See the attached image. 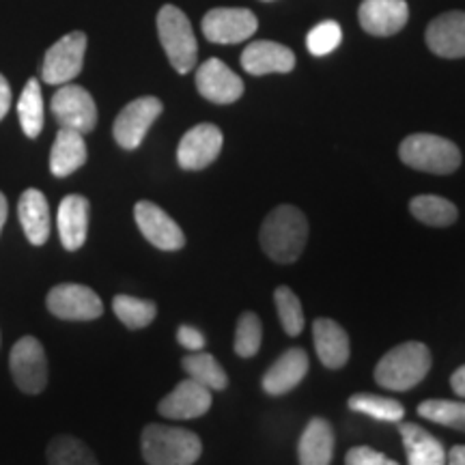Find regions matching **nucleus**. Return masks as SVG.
Returning a JSON list of instances; mask_svg holds the SVG:
<instances>
[{
	"mask_svg": "<svg viewBox=\"0 0 465 465\" xmlns=\"http://www.w3.org/2000/svg\"><path fill=\"white\" fill-rule=\"evenodd\" d=\"M261 248L276 263H295L304 252L308 220L298 207L281 205L261 224Z\"/></svg>",
	"mask_w": 465,
	"mask_h": 465,
	"instance_id": "nucleus-1",
	"label": "nucleus"
},
{
	"mask_svg": "<svg viewBox=\"0 0 465 465\" xmlns=\"http://www.w3.org/2000/svg\"><path fill=\"white\" fill-rule=\"evenodd\" d=\"M433 358L424 342H403L383 356L375 366V381L392 392H405L418 386L431 371Z\"/></svg>",
	"mask_w": 465,
	"mask_h": 465,
	"instance_id": "nucleus-2",
	"label": "nucleus"
},
{
	"mask_svg": "<svg viewBox=\"0 0 465 465\" xmlns=\"http://www.w3.org/2000/svg\"><path fill=\"white\" fill-rule=\"evenodd\" d=\"M143 457L149 465H194L203 444L196 433L182 427L147 424L141 435Z\"/></svg>",
	"mask_w": 465,
	"mask_h": 465,
	"instance_id": "nucleus-3",
	"label": "nucleus"
},
{
	"mask_svg": "<svg viewBox=\"0 0 465 465\" xmlns=\"http://www.w3.org/2000/svg\"><path fill=\"white\" fill-rule=\"evenodd\" d=\"M403 164L431 174H450L461 166V151L452 141L435 134H411L399 147Z\"/></svg>",
	"mask_w": 465,
	"mask_h": 465,
	"instance_id": "nucleus-4",
	"label": "nucleus"
},
{
	"mask_svg": "<svg viewBox=\"0 0 465 465\" xmlns=\"http://www.w3.org/2000/svg\"><path fill=\"white\" fill-rule=\"evenodd\" d=\"M158 33L171 65L179 74H188L190 69H194L199 44H196L188 15L182 9L166 5L158 14Z\"/></svg>",
	"mask_w": 465,
	"mask_h": 465,
	"instance_id": "nucleus-5",
	"label": "nucleus"
},
{
	"mask_svg": "<svg viewBox=\"0 0 465 465\" xmlns=\"http://www.w3.org/2000/svg\"><path fill=\"white\" fill-rule=\"evenodd\" d=\"M9 369L15 386L26 394H39L48 386V358L35 336H22L11 349Z\"/></svg>",
	"mask_w": 465,
	"mask_h": 465,
	"instance_id": "nucleus-6",
	"label": "nucleus"
},
{
	"mask_svg": "<svg viewBox=\"0 0 465 465\" xmlns=\"http://www.w3.org/2000/svg\"><path fill=\"white\" fill-rule=\"evenodd\" d=\"M45 304L52 315L63 322H93V319H100L104 312L100 295L91 287L75 282L56 284L54 289H50Z\"/></svg>",
	"mask_w": 465,
	"mask_h": 465,
	"instance_id": "nucleus-7",
	"label": "nucleus"
},
{
	"mask_svg": "<svg viewBox=\"0 0 465 465\" xmlns=\"http://www.w3.org/2000/svg\"><path fill=\"white\" fill-rule=\"evenodd\" d=\"M52 114L61 127L89 134L97 125V106L91 93L78 84L61 86L52 97Z\"/></svg>",
	"mask_w": 465,
	"mask_h": 465,
	"instance_id": "nucleus-8",
	"label": "nucleus"
},
{
	"mask_svg": "<svg viewBox=\"0 0 465 465\" xmlns=\"http://www.w3.org/2000/svg\"><path fill=\"white\" fill-rule=\"evenodd\" d=\"M162 102L158 97H138L127 104L114 119V141L127 151L138 149L147 136L149 127L162 114Z\"/></svg>",
	"mask_w": 465,
	"mask_h": 465,
	"instance_id": "nucleus-9",
	"label": "nucleus"
},
{
	"mask_svg": "<svg viewBox=\"0 0 465 465\" xmlns=\"http://www.w3.org/2000/svg\"><path fill=\"white\" fill-rule=\"evenodd\" d=\"M86 52V35L75 31L61 37L45 52L42 75L48 84H67L80 74Z\"/></svg>",
	"mask_w": 465,
	"mask_h": 465,
	"instance_id": "nucleus-10",
	"label": "nucleus"
},
{
	"mask_svg": "<svg viewBox=\"0 0 465 465\" xmlns=\"http://www.w3.org/2000/svg\"><path fill=\"white\" fill-rule=\"evenodd\" d=\"M134 218H136L138 229H141L144 240H147L151 246L166 250V252L182 250L185 246V235L182 226L174 223L164 209L155 205V203H136V207H134Z\"/></svg>",
	"mask_w": 465,
	"mask_h": 465,
	"instance_id": "nucleus-11",
	"label": "nucleus"
},
{
	"mask_svg": "<svg viewBox=\"0 0 465 465\" xmlns=\"http://www.w3.org/2000/svg\"><path fill=\"white\" fill-rule=\"evenodd\" d=\"M224 136L220 127L212 124L194 125L190 132L183 134L177 149V162L183 171H203L213 164L223 151Z\"/></svg>",
	"mask_w": 465,
	"mask_h": 465,
	"instance_id": "nucleus-12",
	"label": "nucleus"
},
{
	"mask_svg": "<svg viewBox=\"0 0 465 465\" xmlns=\"http://www.w3.org/2000/svg\"><path fill=\"white\" fill-rule=\"evenodd\" d=\"M257 26V15L250 9H212L203 17V35L213 44H242Z\"/></svg>",
	"mask_w": 465,
	"mask_h": 465,
	"instance_id": "nucleus-13",
	"label": "nucleus"
},
{
	"mask_svg": "<svg viewBox=\"0 0 465 465\" xmlns=\"http://www.w3.org/2000/svg\"><path fill=\"white\" fill-rule=\"evenodd\" d=\"M196 89L213 104H232L243 95L240 75L218 58H209L196 69Z\"/></svg>",
	"mask_w": 465,
	"mask_h": 465,
	"instance_id": "nucleus-14",
	"label": "nucleus"
},
{
	"mask_svg": "<svg viewBox=\"0 0 465 465\" xmlns=\"http://www.w3.org/2000/svg\"><path fill=\"white\" fill-rule=\"evenodd\" d=\"M209 407H212V391L188 377L160 401L158 411L171 420H194L207 414Z\"/></svg>",
	"mask_w": 465,
	"mask_h": 465,
	"instance_id": "nucleus-15",
	"label": "nucleus"
},
{
	"mask_svg": "<svg viewBox=\"0 0 465 465\" xmlns=\"http://www.w3.org/2000/svg\"><path fill=\"white\" fill-rule=\"evenodd\" d=\"M358 17L366 33L375 37H391L407 25L410 9L405 0H364Z\"/></svg>",
	"mask_w": 465,
	"mask_h": 465,
	"instance_id": "nucleus-16",
	"label": "nucleus"
},
{
	"mask_svg": "<svg viewBox=\"0 0 465 465\" xmlns=\"http://www.w3.org/2000/svg\"><path fill=\"white\" fill-rule=\"evenodd\" d=\"M427 45L441 58L465 56V11L441 14L427 28Z\"/></svg>",
	"mask_w": 465,
	"mask_h": 465,
	"instance_id": "nucleus-17",
	"label": "nucleus"
},
{
	"mask_svg": "<svg viewBox=\"0 0 465 465\" xmlns=\"http://www.w3.org/2000/svg\"><path fill=\"white\" fill-rule=\"evenodd\" d=\"M89 212L91 205L83 194H69L58 205V237H61L63 248L69 252H75L84 246L86 235H89Z\"/></svg>",
	"mask_w": 465,
	"mask_h": 465,
	"instance_id": "nucleus-18",
	"label": "nucleus"
},
{
	"mask_svg": "<svg viewBox=\"0 0 465 465\" xmlns=\"http://www.w3.org/2000/svg\"><path fill=\"white\" fill-rule=\"evenodd\" d=\"M308 373V353L304 349L293 347L287 349L274 364L270 366V371L263 375V391L272 397H281L300 386V381L304 380Z\"/></svg>",
	"mask_w": 465,
	"mask_h": 465,
	"instance_id": "nucleus-19",
	"label": "nucleus"
},
{
	"mask_svg": "<svg viewBox=\"0 0 465 465\" xmlns=\"http://www.w3.org/2000/svg\"><path fill=\"white\" fill-rule=\"evenodd\" d=\"M242 67L252 75L289 74L295 67V54L287 45L274 42H254L243 50Z\"/></svg>",
	"mask_w": 465,
	"mask_h": 465,
	"instance_id": "nucleus-20",
	"label": "nucleus"
},
{
	"mask_svg": "<svg viewBox=\"0 0 465 465\" xmlns=\"http://www.w3.org/2000/svg\"><path fill=\"white\" fill-rule=\"evenodd\" d=\"M312 341H315L317 356L323 366L336 371L349 362V353H351L349 336L334 319H317L312 323Z\"/></svg>",
	"mask_w": 465,
	"mask_h": 465,
	"instance_id": "nucleus-21",
	"label": "nucleus"
},
{
	"mask_svg": "<svg viewBox=\"0 0 465 465\" xmlns=\"http://www.w3.org/2000/svg\"><path fill=\"white\" fill-rule=\"evenodd\" d=\"M401 440L405 444L407 463L410 465H446L444 444L414 422H399Z\"/></svg>",
	"mask_w": 465,
	"mask_h": 465,
	"instance_id": "nucleus-22",
	"label": "nucleus"
},
{
	"mask_svg": "<svg viewBox=\"0 0 465 465\" xmlns=\"http://www.w3.org/2000/svg\"><path fill=\"white\" fill-rule=\"evenodd\" d=\"M17 216L26 240L33 246H44L50 237V207L44 192L28 188L17 203Z\"/></svg>",
	"mask_w": 465,
	"mask_h": 465,
	"instance_id": "nucleus-23",
	"label": "nucleus"
},
{
	"mask_svg": "<svg viewBox=\"0 0 465 465\" xmlns=\"http://www.w3.org/2000/svg\"><path fill=\"white\" fill-rule=\"evenodd\" d=\"M334 431L325 418H312L298 444L300 465H332Z\"/></svg>",
	"mask_w": 465,
	"mask_h": 465,
	"instance_id": "nucleus-24",
	"label": "nucleus"
},
{
	"mask_svg": "<svg viewBox=\"0 0 465 465\" xmlns=\"http://www.w3.org/2000/svg\"><path fill=\"white\" fill-rule=\"evenodd\" d=\"M86 155L84 134L61 127L50 151V171L54 177H69L84 166Z\"/></svg>",
	"mask_w": 465,
	"mask_h": 465,
	"instance_id": "nucleus-25",
	"label": "nucleus"
},
{
	"mask_svg": "<svg viewBox=\"0 0 465 465\" xmlns=\"http://www.w3.org/2000/svg\"><path fill=\"white\" fill-rule=\"evenodd\" d=\"M410 212L418 223L435 226V229H444V226L455 224L459 218V209L455 203L435 194H420L416 199H411Z\"/></svg>",
	"mask_w": 465,
	"mask_h": 465,
	"instance_id": "nucleus-26",
	"label": "nucleus"
},
{
	"mask_svg": "<svg viewBox=\"0 0 465 465\" xmlns=\"http://www.w3.org/2000/svg\"><path fill=\"white\" fill-rule=\"evenodd\" d=\"M182 366L190 380L209 388L212 392H220L229 386V377H226L224 369L212 353L192 351L182 360Z\"/></svg>",
	"mask_w": 465,
	"mask_h": 465,
	"instance_id": "nucleus-27",
	"label": "nucleus"
},
{
	"mask_svg": "<svg viewBox=\"0 0 465 465\" xmlns=\"http://www.w3.org/2000/svg\"><path fill=\"white\" fill-rule=\"evenodd\" d=\"M48 465H100L84 441L74 435H56L45 450Z\"/></svg>",
	"mask_w": 465,
	"mask_h": 465,
	"instance_id": "nucleus-28",
	"label": "nucleus"
},
{
	"mask_svg": "<svg viewBox=\"0 0 465 465\" xmlns=\"http://www.w3.org/2000/svg\"><path fill=\"white\" fill-rule=\"evenodd\" d=\"M17 116L20 125L28 138H37L44 130V97L42 86L35 78H31L22 91L20 102H17Z\"/></svg>",
	"mask_w": 465,
	"mask_h": 465,
	"instance_id": "nucleus-29",
	"label": "nucleus"
},
{
	"mask_svg": "<svg viewBox=\"0 0 465 465\" xmlns=\"http://www.w3.org/2000/svg\"><path fill=\"white\" fill-rule=\"evenodd\" d=\"M347 403L349 410L358 411V414H366L381 422H401L405 418V407L399 401L380 397V394H353V397H349Z\"/></svg>",
	"mask_w": 465,
	"mask_h": 465,
	"instance_id": "nucleus-30",
	"label": "nucleus"
},
{
	"mask_svg": "<svg viewBox=\"0 0 465 465\" xmlns=\"http://www.w3.org/2000/svg\"><path fill=\"white\" fill-rule=\"evenodd\" d=\"M113 311L116 319L130 330L147 328L158 315V306L153 302L134 298V295H116L113 300Z\"/></svg>",
	"mask_w": 465,
	"mask_h": 465,
	"instance_id": "nucleus-31",
	"label": "nucleus"
},
{
	"mask_svg": "<svg viewBox=\"0 0 465 465\" xmlns=\"http://www.w3.org/2000/svg\"><path fill=\"white\" fill-rule=\"evenodd\" d=\"M418 414L441 427L465 433V403L449 399H427L418 405Z\"/></svg>",
	"mask_w": 465,
	"mask_h": 465,
	"instance_id": "nucleus-32",
	"label": "nucleus"
},
{
	"mask_svg": "<svg viewBox=\"0 0 465 465\" xmlns=\"http://www.w3.org/2000/svg\"><path fill=\"white\" fill-rule=\"evenodd\" d=\"M274 302L284 332L289 336H298L304 330V311H302V302L298 295L289 287H278L274 291Z\"/></svg>",
	"mask_w": 465,
	"mask_h": 465,
	"instance_id": "nucleus-33",
	"label": "nucleus"
},
{
	"mask_svg": "<svg viewBox=\"0 0 465 465\" xmlns=\"http://www.w3.org/2000/svg\"><path fill=\"white\" fill-rule=\"evenodd\" d=\"M263 341V328L254 312H243L235 330V353L240 358L257 356Z\"/></svg>",
	"mask_w": 465,
	"mask_h": 465,
	"instance_id": "nucleus-34",
	"label": "nucleus"
},
{
	"mask_svg": "<svg viewBox=\"0 0 465 465\" xmlns=\"http://www.w3.org/2000/svg\"><path fill=\"white\" fill-rule=\"evenodd\" d=\"M341 39H342V31H341L339 22L325 20V22H322V25H317L315 28H312L311 33H308L306 45H308V52H311V54L325 56L339 48Z\"/></svg>",
	"mask_w": 465,
	"mask_h": 465,
	"instance_id": "nucleus-35",
	"label": "nucleus"
},
{
	"mask_svg": "<svg viewBox=\"0 0 465 465\" xmlns=\"http://www.w3.org/2000/svg\"><path fill=\"white\" fill-rule=\"evenodd\" d=\"M345 465H399L392 461L391 457H386L383 452H377L369 446H356L345 455Z\"/></svg>",
	"mask_w": 465,
	"mask_h": 465,
	"instance_id": "nucleus-36",
	"label": "nucleus"
},
{
	"mask_svg": "<svg viewBox=\"0 0 465 465\" xmlns=\"http://www.w3.org/2000/svg\"><path fill=\"white\" fill-rule=\"evenodd\" d=\"M177 341L179 345L190 349V351H201V349L205 347V336H203L201 330L192 328V325H179Z\"/></svg>",
	"mask_w": 465,
	"mask_h": 465,
	"instance_id": "nucleus-37",
	"label": "nucleus"
},
{
	"mask_svg": "<svg viewBox=\"0 0 465 465\" xmlns=\"http://www.w3.org/2000/svg\"><path fill=\"white\" fill-rule=\"evenodd\" d=\"M11 108V86L5 75H0V119H5V114Z\"/></svg>",
	"mask_w": 465,
	"mask_h": 465,
	"instance_id": "nucleus-38",
	"label": "nucleus"
},
{
	"mask_svg": "<svg viewBox=\"0 0 465 465\" xmlns=\"http://www.w3.org/2000/svg\"><path fill=\"white\" fill-rule=\"evenodd\" d=\"M450 388L457 397L465 399V364L459 366V369L450 377Z\"/></svg>",
	"mask_w": 465,
	"mask_h": 465,
	"instance_id": "nucleus-39",
	"label": "nucleus"
},
{
	"mask_svg": "<svg viewBox=\"0 0 465 465\" xmlns=\"http://www.w3.org/2000/svg\"><path fill=\"white\" fill-rule=\"evenodd\" d=\"M446 465H465V446H452V449L446 452Z\"/></svg>",
	"mask_w": 465,
	"mask_h": 465,
	"instance_id": "nucleus-40",
	"label": "nucleus"
},
{
	"mask_svg": "<svg viewBox=\"0 0 465 465\" xmlns=\"http://www.w3.org/2000/svg\"><path fill=\"white\" fill-rule=\"evenodd\" d=\"M7 212H9L7 199H5V194L0 192V232H3V226L7 223Z\"/></svg>",
	"mask_w": 465,
	"mask_h": 465,
	"instance_id": "nucleus-41",
	"label": "nucleus"
}]
</instances>
